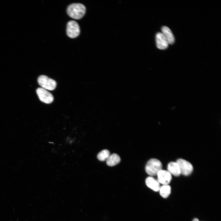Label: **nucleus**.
<instances>
[{
  "instance_id": "obj_1",
  "label": "nucleus",
  "mask_w": 221,
  "mask_h": 221,
  "mask_svg": "<svg viewBox=\"0 0 221 221\" xmlns=\"http://www.w3.org/2000/svg\"><path fill=\"white\" fill-rule=\"evenodd\" d=\"M86 8L83 4L79 3H73L69 5L67 13L69 16L76 19L81 18L84 15Z\"/></svg>"
},
{
  "instance_id": "obj_2",
  "label": "nucleus",
  "mask_w": 221,
  "mask_h": 221,
  "mask_svg": "<svg viewBox=\"0 0 221 221\" xmlns=\"http://www.w3.org/2000/svg\"><path fill=\"white\" fill-rule=\"evenodd\" d=\"M162 165L158 160L153 158L149 160L146 164L145 170L148 175L152 176L157 175L162 170Z\"/></svg>"
},
{
  "instance_id": "obj_3",
  "label": "nucleus",
  "mask_w": 221,
  "mask_h": 221,
  "mask_svg": "<svg viewBox=\"0 0 221 221\" xmlns=\"http://www.w3.org/2000/svg\"><path fill=\"white\" fill-rule=\"evenodd\" d=\"M37 81L41 87L46 90H54L56 86V83L55 80L45 75L39 76Z\"/></svg>"
},
{
  "instance_id": "obj_4",
  "label": "nucleus",
  "mask_w": 221,
  "mask_h": 221,
  "mask_svg": "<svg viewBox=\"0 0 221 221\" xmlns=\"http://www.w3.org/2000/svg\"><path fill=\"white\" fill-rule=\"evenodd\" d=\"M67 33L68 37L71 38H75L79 34L80 30L79 25L75 21H69L67 26Z\"/></svg>"
},
{
  "instance_id": "obj_5",
  "label": "nucleus",
  "mask_w": 221,
  "mask_h": 221,
  "mask_svg": "<svg viewBox=\"0 0 221 221\" xmlns=\"http://www.w3.org/2000/svg\"><path fill=\"white\" fill-rule=\"evenodd\" d=\"M36 92L39 99L42 102L49 104L53 101L52 95L46 90L42 87H39L37 89Z\"/></svg>"
},
{
  "instance_id": "obj_6",
  "label": "nucleus",
  "mask_w": 221,
  "mask_h": 221,
  "mask_svg": "<svg viewBox=\"0 0 221 221\" xmlns=\"http://www.w3.org/2000/svg\"><path fill=\"white\" fill-rule=\"evenodd\" d=\"M176 162L179 166L181 173L184 176H188L191 173L193 168L189 162L183 159H179L177 160Z\"/></svg>"
},
{
  "instance_id": "obj_7",
  "label": "nucleus",
  "mask_w": 221,
  "mask_h": 221,
  "mask_svg": "<svg viewBox=\"0 0 221 221\" xmlns=\"http://www.w3.org/2000/svg\"><path fill=\"white\" fill-rule=\"evenodd\" d=\"M157 180L160 184L168 185L172 179L171 174L168 171L161 170L157 174Z\"/></svg>"
},
{
  "instance_id": "obj_8",
  "label": "nucleus",
  "mask_w": 221,
  "mask_h": 221,
  "mask_svg": "<svg viewBox=\"0 0 221 221\" xmlns=\"http://www.w3.org/2000/svg\"><path fill=\"white\" fill-rule=\"evenodd\" d=\"M156 41L157 47L160 49H165L168 46L169 44L162 33L158 32L156 35Z\"/></svg>"
},
{
  "instance_id": "obj_9",
  "label": "nucleus",
  "mask_w": 221,
  "mask_h": 221,
  "mask_svg": "<svg viewBox=\"0 0 221 221\" xmlns=\"http://www.w3.org/2000/svg\"><path fill=\"white\" fill-rule=\"evenodd\" d=\"M145 184L148 188L154 191H158L160 188V183L157 180L151 176L146 178Z\"/></svg>"
},
{
  "instance_id": "obj_10",
  "label": "nucleus",
  "mask_w": 221,
  "mask_h": 221,
  "mask_svg": "<svg viewBox=\"0 0 221 221\" xmlns=\"http://www.w3.org/2000/svg\"><path fill=\"white\" fill-rule=\"evenodd\" d=\"M162 34L166 39L169 44H172L175 41V38L170 29L168 27L164 26L161 29Z\"/></svg>"
},
{
  "instance_id": "obj_11",
  "label": "nucleus",
  "mask_w": 221,
  "mask_h": 221,
  "mask_svg": "<svg viewBox=\"0 0 221 221\" xmlns=\"http://www.w3.org/2000/svg\"><path fill=\"white\" fill-rule=\"evenodd\" d=\"M168 171L171 174L178 176L181 174L178 164L176 162H171L168 165Z\"/></svg>"
},
{
  "instance_id": "obj_12",
  "label": "nucleus",
  "mask_w": 221,
  "mask_h": 221,
  "mask_svg": "<svg viewBox=\"0 0 221 221\" xmlns=\"http://www.w3.org/2000/svg\"><path fill=\"white\" fill-rule=\"evenodd\" d=\"M120 159V158L118 154L113 153L110 155L107 160L106 163L109 166H114L119 163Z\"/></svg>"
},
{
  "instance_id": "obj_13",
  "label": "nucleus",
  "mask_w": 221,
  "mask_h": 221,
  "mask_svg": "<svg viewBox=\"0 0 221 221\" xmlns=\"http://www.w3.org/2000/svg\"><path fill=\"white\" fill-rule=\"evenodd\" d=\"M159 191L161 196L164 198H166L171 193V187L168 185H164L160 187Z\"/></svg>"
},
{
  "instance_id": "obj_14",
  "label": "nucleus",
  "mask_w": 221,
  "mask_h": 221,
  "mask_svg": "<svg viewBox=\"0 0 221 221\" xmlns=\"http://www.w3.org/2000/svg\"><path fill=\"white\" fill-rule=\"evenodd\" d=\"M110 155L109 151L107 149H104L100 152L97 155L98 159L101 161L107 160Z\"/></svg>"
},
{
  "instance_id": "obj_15",
  "label": "nucleus",
  "mask_w": 221,
  "mask_h": 221,
  "mask_svg": "<svg viewBox=\"0 0 221 221\" xmlns=\"http://www.w3.org/2000/svg\"><path fill=\"white\" fill-rule=\"evenodd\" d=\"M192 221H199V220L197 218H195L193 219Z\"/></svg>"
}]
</instances>
